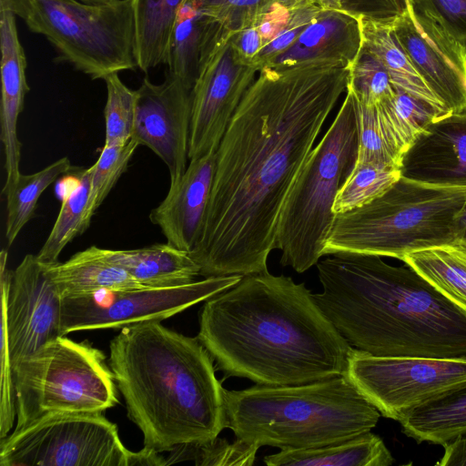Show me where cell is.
Listing matches in <instances>:
<instances>
[{"label":"cell","mask_w":466,"mask_h":466,"mask_svg":"<svg viewBox=\"0 0 466 466\" xmlns=\"http://www.w3.org/2000/svg\"><path fill=\"white\" fill-rule=\"evenodd\" d=\"M361 46L359 17L340 9H321L298 39L266 66L279 68L323 60L350 66Z\"/></svg>","instance_id":"19"},{"label":"cell","mask_w":466,"mask_h":466,"mask_svg":"<svg viewBox=\"0 0 466 466\" xmlns=\"http://www.w3.org/2000/svg\"><path fill=\"white\" fill-rule=\"evenodd\" d=\"M197 337L226 378L267 386L344 375L352 350L304 283L268 269L205 300Z\"/></svg>","instance_id":"2"},{"label":"cell","mask_w":466,"mask_h":466,"mask_svg":"<svg viewBox=\"0 0 466 466\" xmlns=\"http://www.w3.org/2000/svg\"><path fill=\"white\" fill-rule=\"evenodd\" d=\"M137 146L139 145L133 138L121 145L104 146L98 159L92 166L91 190L86 211L89 224L97 208L126 171Z\"/></svg>","instance_id":"37"},{"label":"cell","mask_w":466,"mask_h":466,"mask_svg":"<svg viewBox=\"0 0 466 466\" xmlns=\"http://www.w3.org/2000/svg\"><path fill=\"white\" fill-rule=\"evenodd\" d=\"M42 264L62 298L102 289L145 288L124 268L106 260L96 246L65 262Z\"/></svg>","instance_id":"21"},{"label":"cell","mask_w":466,"mask_h":466,"mask_svg":"<svg viewBox=\"0 0 466 466\" xmlns=\"http://www.w3.org/2000/svg\"><path fill=\"white\" fill-rule=\"evenodd\" d=\"M376 109L388 139L403 157L431 124L446 117L429 103L398 88Z\"/></svg>","instance_id":"28"},{"label":"cell","mask_w":466,"mask_h":466,"mask_svg":"<svg viewBox=\"0 0 466 466\" xmlns=\"http://www.w3.org/2000/svg\"><path fill=\"white\" fill-rule=\"evenodd\" d=\"M347 0H314L321 9H342Z\"/></svg>","instance_id":"45"},{"label":"cell","mask_w":466,"mask_h":466,"mask_svg":"<svg viewBox=\"0 0 466 466\" xmlns=\"http://www.w3.org/2000/svg\"><path fill=\"white\" fill-rule=\"evenodd\" d=\"M409 0H347L341 10L359 18L389 20L405 12Z\"/></svg>","instance_id":"41"},{"label":"cell","mask_w":466,"mask_h":466,"mask_svg":"<svg viewBox=\"0 0 466 466\" xmlns=\"http://www.w3.org/2000/svg\"><path fill=\"white\" fill-rule=\"evenodd\" d=\"M466 203V186L402 176L382 195L337 214L323 254L390 257L456 241L455 218Z\"/></svg>","instance_id":"6"},{"label":"cell","mask_w":466,"mask_h":466,"mask_svg":"<svg viewBox=\"0 0 466 466\" xmlns=\"http://www.w3.org/2000/svg\"><path fill=\"white\" fill-rule=\"evenodd\" d=\"M394 35L424 82L452 115L466 113V43L409 0L391 20Z\"/></svg>","instance_id":"15"},{"label":"cell","mask_w":466,"mask_h":466,"mask_svg":"<svg viewBox=\"0 0 466 466\" xmlns=\"http://www.w3.org/2000/svg\"><path fill=\"white\" fill-rule=\"evenodd\" d=\"M268 466H390L394 458L376 434L359 436L321 447L280 451L264 457Z\"/></svg>","instance_id":"24"},{"label":"cell","mask_w":466,"mask_h":466,"mask_svg":"<svg viewBox=\"0 0 466 466\" xmlns=\"http://www.w3.org/2000/svg\"><path fill=\"white\" fill-rule=\"evenodd\" d=\"M456 38L466 43V0H416Z\"/></svg>","instance_id":"40"},{"label":"cell","mask_w":466,"mask_h":466,"mask_svg":"<svg viewBox=\"0 0 466 466\" xmlns=\"http://www.w3.org/2000/svg\"><path fill=\"white\" fill-rule=\"evenodd\" d=\"M206 12L223 28L237 32L254 25L275 0H202Z\"/></svg>","instance_id":"38"},{"label":"cell","mask_w":466,"mask_h":466,"mask_svg":"<svg viewBox=\"0 0 466 466\" xmlns=\"http://www.w3.org/2000/svg\"><path fill=\"white\" fill-rule=\"evenodd\" d=\"M198 337L159 320L126 326L109 343L108 365L144 447L171 451L226 428L224 388Z\"/></svg>","instance_id":"4"},{"label":"cell","mask_w":466,"mask_h":466,"mask_svg":"<svg viewBox=\"0 0 466 466\" xmlns=\"http://www.w3.org/2000/svg\"><path fill=\"white\" fill-rule=\"evenodd\" d=\"M231 41L239 59L251 66H253L252 63L255 57L264 48L262 38L254 25L232 32Z\"/></svg>","instance_id":"42"},{"label":"cell","mask_w":466,"mask_h":466,"mask_svg":"<svg viewBox=\"0 0 466 466\" xmlns=\"http://www.w3.org/2000/svg\"><path fill=\"white\" fill-rule=\"evenodd\" d=\"M320 10L321 8L317 5L293 10L289 24L253 60L252 65L258 72L288 49L309 25Z\"/></svg>","instance_id":"39"},{"label":"cell","mask_w":466,"mask_h":466,"mask_svg":"<svg viewBox=\"0 0 466 466\" xmlns=\"http://www.w3.org/2000/svg\"><path fill=\"white\" fill-rule=\"evenodd\" d=\"M81 2L91 5H107L116 2L117 0H79Z\"/></svg>","instance_id":"46"},{"label":"cell","mask_w":466,"mask_h":466,"mask_svg":"<svg viewBox=\"0 0 466 466\" xmlns=\"http://www.w3.org/2000/svg\"><path fill=\"white\" fill-rule=\"evenodd\" d=\"M312 297L354 349L379 357L466 359V310L414 268L340 252L316 264Z\"/></svg>","instance_id":"3"},{"label":"cell","mask_w":466,"mask_h":466,"mask_svg":"<svg viewBox=\"0 0 466 466\" xmlns=\"http://www.w3.org/2000/svg\"><path fill=\"white\" fill-rule=\"evenodd\" d=\"M358 155L353 101L346 96L331 125L308 156L282 206L276 238L280 263L303 273L324 256L336 196Z\"/></svg>","instance_id":"7"},{"label":"cell","mask_w":466,"mask_h":466,"mask_svg":"<svg viewBox=\"0 0 466 466\" xmlns=\"http://www.w3.org/2000/svg\"><path fill=\"white\" fill-rule=\"evenodd\" d=\"M19 430L57 411L103 413L118 403L106 355L88 341L60 336L13 363Z\"/></svg>","instance_id":"9"},{"label":"cell","mask_w":466,"mask_h":466,"mask_svg":"<svg viewBox=\"0 0 466 466\" xmlns=\"http://www.w3.org/2000/svg\"><path fill=\"white\" fill-rule=\"evenodd\" d=\"M242 276L205 278L171 288L102 289L62 298V336L90 329H121L163 320L237 284Z\"/></svg>","instance_id":"12"},{"label":"cell","mask_w":466,"mask_h":466,"mask_svg":"<svg viewBox=\"0 0 466 466\" xmlns=\"http://www.w3.org/2000/svg\"><path fill=\"white\" fill-rule=\"evenodd\" d=\"M0 254L2 315L5 319L12 364L62 336V297L35 255L27 254L15 270Z\"/></svg>","instance_id":"14"},{"label":"cell","mask_w":466,"mask_h":466,"mask_svg":"<svg viewBox=\"0 0 466 466\" xmlns=\"http://www.w3.org/2000/svg\"><path fill=\"white\" fill-rule=\"evenodd\" d=\"M106 102L104 109L106 146L121 145L132 138L137 107V90L127 87L118 73L104 78Z\"/></svg>","instance_id":"35"},{"label":"cell","mask_w":466,"mask_h":466,"mask_svg":"<svg viewBox=\"0 0 466 466\" xmlns=\"http://www.w3.org/2000/svg\"><path fill=\"white\" fill-rule=\"evenodd\" d=\"M102 413L46 414L0 441L1 466H139Z\"/></svg>","instance_id":"10"},{"label":"cell","mask_w":466,"mask_h":466,"mask_svg":"<svg viewBox=\"0 0 466 466\" xmlns=\"http://www.w3.org/2000/svg\"><path fill=\"white\" fill-rule=\"evenodd\" d=\"M350 66H265L216 151L202 232L189 256L204 278L268 269L288 193L340 96Z\"/></svg>","instance_id":"1"},{"label":"cell","mask_w":466,"mask_h":466,"mask_svg":"<svg viewBox=\"0 0 466 466\" xmlns=\"http://www.w3.org/2000/svg\"><path fill=\"white\" fill-rule=\"evenodd\" d=\"M402 176L466 186V113L431 124L404 155Z\"/></svg>","instance_id":"18"},{"label":"cell","mask_w":466,"mask_h":466,"mask_svg":"<svg viewBox=\"0 0 466 466\" xmlns=\"http://www.w3.org/2000/svg\"><path fill=\"white\" fill-rule=\"evenodd\" d=\"M400 423L403 432L419 443L444 445L466 435V385L412 410Z\"/></svg>","instance_id":"25"},{"label":"cell","mask_w":466,"mask_h":466,"mask_svg":"<svg viewBox=\"0 0 466 466\" xmlns=\"http://www.w3.org/2000/svg\"><path fill=\"white\" fill-rule=\"evenodd\" d=\"M401 169L378 164H355L339 188L332 211L335 215L361 207L388 190L401 177Z\"/></svg>","instance_id":"32"},{"label":"cell","mask_w":466,"mask_h":466,"mask_svg":"<svg viewBox=\"0 0 466 466\" xmlns=\"http://www.w3.org/2000/svg\"><path fill=\"white\" fill-rule=\"evenodd\" d=\"M0 10L44 35L59 58L92 79L137 67L131 0L91 5L79 0H0Z\"/></svg>","instance_id":"8"},{"label":"cell","mask_w":466,"mask_h":466,"mask_svg":"<svg viewBox=\"0 0 466 466\" xmlns=\"http://www.w3.org/2000/svg\"><path fill=\"white\" fill-rule=\"evenodd\" d=\"M0 110L5 116L15 118L23 111L29 86L25 76L26 57L18 37L15 15L7 10H0Z\"/></svg>","instance_id":"29"},{"label":"cell","mask_w":466,"mask_h":466,"mask_svg":"<svg viewBox=\"0 0 466 466\" xmlns=\"http://www.w3.org/2000/svg\"><path fill=\"white\" fill-rule=\"evenodd\" d=\"M350 96L358 132V155L355 164L371 163L401 169L403 156L388 139L380 125L376 106H366L351 94Z\"/></svg>","instance_id":"33"},{"label":"cell","mask_w":466,"mask_h":466,"mask_svg":"<svg viewBox=\"0 0 466 466\" xmlns=\"http://www.w3.org/2000/svg\"><path fill=\"white\" fill-rule=\"evenodd\" d=\"M76 183L64 197L56 220L44 245L37 253V259L44 264L58 261L62 250L76 236L89 227L86 219L91 190L92 166L79 170Z\"/></svg>","instance_id":"30"},{"label":"cell","mask_w":466,"mask_h":466,"mask_svg":"<svg viewBox=\"0 0 466 466\" xmlns=\"http://www.w3.org/2000/svg\"><path fill=\"white\" fill-rule=\"evenodd\" d=\"M72 168L64 157L30 175L21 174L16 183L5 195L6 198L5 238L9 246L25 224L34 217L41 194L61 175Z\"/></svg>","instance_id":"31"},{"label":"cell","mask_w":466,"mask_h":466,"mask_svg":"<svg viewBox=\"0 0 466 466\" xmlns=\"http://www.w3.org/2000/svg\"><path fill=\"white\" fill-rule=\"evenodd\" d=\"M216 161V151L189 160L184 174L170 183L166 198L149 214L167 243L188 254L202 232Z\"/></svg>","instance_id":"17"},{"label":"cell","mask_w":466,"mask_h":466,"mask_svg":"<svg viewBox=\"0 0 466 466\" xmlns=\"http://www.w3.org/2000/svg\"><path fill=\"white\" fill-rule=\"evenodd\" d=\"M258 449L257 445L239 439L229 443L217 437L177 447L170 451L167 465L191 460L201 466H249L254 463Z\"/></svg>","instance_id":"34"},{"label":"cell","mask_w":466,"mask_h":466,"mask_svg":"<svg viewBox=\"0 0 466 466\" xmlns=\"http://www.w3.org/2000/svg\"><path fill=\"white\" fill-rule=\"evenodd\" d=\"M401 261L466 310V242L456 240L410 252Z\"/></svg>","instance_id":"27"},{"label":"cell","mask_w":466,"mask_h":466,"mask_svg":"<svg viewBox=\"0 0 466 466\" xmlns=\"http://www.w3.org/2000/svg\"><path fill=\"white\" fill-rule=\"evenodd\" d=\"M220 25L202 51L192 88L188 159L217 151L245 93L258 70L242 62Z\"/></svg>","instance_id":"13"},{"label":"cell","mask_w":466,"mask_h":466,"mask_svg":"<svg viewBox=\"0 0 466 466\" xmlns=\"http://www.w3.org/2000/svg\"><path fill=\"white\" fill-rule=\"evenodd\" d=\"M226 428L247 443L280 451L337 443L381 415L346 374L299 385L224 390Z\"/></svg>","instance_id":"5"},{"label":"cell","mask_w":466,"mask_h":466,"mask_svg":"<svg viewBox=\"0 0 466 466\" xmlns=\"http://www.w3.org/2000/svg\"><path fill=\"white\" fill-rule=\"evenodd\" d=\"M455 228L457 233L456 240L466 242V203L456 216Z\"/></svg>","instance_id":"44"},{"label":"cell","mask_w":466,"mask_h":466,"mask_svg":"<svg viewBox=\"0 0 466 466\" xmlns=\"http://www.w3.org/2000/svg\"><path fill=\"white\" fill-rule=\"evenodd\" d=\"M346 375L382 416L400 421L466 385V359L379 357L352 348Z\"/></svg>","instance_id":"11"},{"label":"cell","mask_w":466,"mask_h":466,"mask_svg":"<svg viewBox=\"0 0 466 466\" xmlns=\"http://www.w3.org/2000/svg\"><path fill=\"white\" fill-rule=\"evenodd\" d=\"M219 24L205 10L202 0H186L173 27L165 65L167 73L193 88L205 45Z\"/></svg>","instance_id":"23"},{"label":"cell","mask_w":466,"mask_h":466,"mask_svg":"<svg viewBox=\"0 0 466 466\" xmlns=\"http://www.w3.org/2000/svg\"><path fill=\"white\" fill-rule=\"evenodd\" d=\"M392 19L360 18L362 46L384 66L395 88L429 103L445 116L452 115L413 66L394 35Z\"/></svg>","instance_id":"22"},{"label":"cell","mask_w":466,"mask_h":466,"mask_svg":"<svg viewBox=\"0 0 466 466\" xmlns=\"http://www.w3.org/2000/svg\"><path fill=\"white\" fill-rule=\"evenodd\" d=\"M186 0H131L137 67L147 73L165 64L173 27Z\"/></svg>","instance_id":"26"},{"label":"cell","mask_w":466,"mask_h":466,"mask_svg":"<svg viewBox=\"0 0 466 466\" xmlns=\"http://www.w3.org/2000/svg\"><path fill=\"white\" fill-rule=\"evenodd\" d=\"M109 262L147 288H171L196 281L200 269L189 254L167 242L136 249L101 248Z\"/></svg>","instance_id":"20"},{"label":"cell","mask_w":466,"mask_h":466,"mask_svg":"<svg viewBox=\"0 0 466 466\" xmlns=\"http://www.w3.org/2000/svg\"><path fill=\"white\" fill-rule=\"evenodd\" d=\"M347 92L366 106H376L395 95L389 72L362 46L350 66Z\"/></svg>","instance_id":"36"},{"label":"cell","mask_w":466,"mask_h":466,"mask_svg":"<svg viewBox=\"0 0 466 466\" xmlns=\"http://www.w3.org/2000/svg\"><path fill=\"white\" fill-rule=\"evenodd\" d=\"M132 138L152 150L167 166L170 183L187 169L192 106V89L166 72L161 84L144 78L137 89Z\"/></svg>","instance_id":"16"},{"label":"cell","mask_w":466,"mask_h":466,"mask_svg":"<svg viewBox=\"0 0 466 466\" xmlns=\"http://www.w3.org/2000/svg\"><path fill=\"white\" fill-rule=\"evenodd\" d=\"M444 454L435 464L439 466H466V435L442 445Z\"/></svg>","instance_id":"43"}]
</instances>
